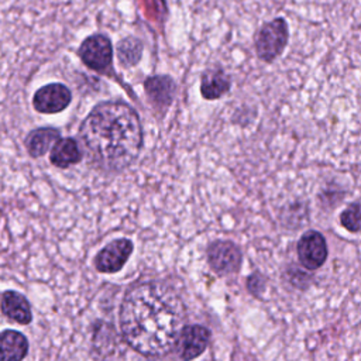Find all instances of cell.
Returning <instances> with one entry per match:
<instances>
[{
	"instance_id": "cell-1",
	"label": "cell",
	"mask_w": 361,
	"mask_h": 361,
	"mask_svg": "<svg viewBox=\"0 0 361 361\" xmlns=\"http://www.w3.org/2000/svg\"><path fill=\"white\" fill-rule=\"evenodd\" d=\"M185 320V305L165 282L131 286L120 306V329L127 344L145 357H162L176 343Z\"/></svg>"
},
{
	"instance_id": "cell-2",
	"label": "cell",
	"mask_w": 361,
	"mask_h": 361,
	"mask_svg": "<svg viewBox=\"0 0 361 361\" xmlns=\"http://www.w3.org/2000/svg\"><path fill=\"white\" fill-rule=\"evenodd\" d=\"M79 138L89 164L104 172H120L138 157L142 127L128 103L103 102L82 121Z\"/></svg>"
},
{
	"instance_id": "cell-3",
	"label": "cell",
	"mask_w": 361,
	"mask_h": 361,
	"mask_svg": "<svg viewBox=\"0 0 361 361\" xmlns=\"http://www.w3.org/2000/svg\"><path fill=\"white\" fill-rule=\"evenodd\" d=\"M289 39V27L285 18L278 17L265 23L255 34V52L264 62H274L282 55Z\"/></svg>"
},
{
	"instance_id": "cell-4",
	"label": "cell",
	"mask_w": 361,
	"mask_h": 361,
	"mask_svg": "<svg viewBox=\"0 0 361 361\" xmlns=\"http://www.w3.org/2000/svg\"><path fill=\"white\" fill-rule=\"evenodd\" d=\"M78 54L89 69L102 73L111 66L113 45L110 38L104 34H94L80 44Z\"/></svg>"
},
{
	"instance_id": "cell-5",
	"label": "cell",
	"mask_w": 361,
	"mask_h": 361,
	"mask_svg": "<svg viewBox=\"0 0 361 361\" xmlns=\"http://www.w3.org/2000/svg\"><path fill=\"white\" fill-rule=\"evenodd\" d=\"M210 341V330L200 324L183 326L178 334L175 350L182 361H192L197 358Z\"/></svg>"
},
{
	"instance_id": "cell-6",
	"label": "cell",
	"mask_w": 361,
	"mask_h": 361,
	"mask_svg": "<svg viewBox=\"0 0 361 361\" xmlns=\"http://www.w3.org/2000/svg\"><path fill=\"white\" fill-rule=\"evenodd\" d=\"M133 243L128 238H117L104 245L94 258L96 269L102 274L118 272L133 252Z\"/></svg>"
},
{
	"instance_id": "cell-7",
	"label": "cell",
	"mask_w": 361,
	"mask_h": 361,
	"mask_svg": "<svg viewBox=\"0 0 361 361\" xmlns=\"http://www.w3.org/2000/svg\"><path fill=\"white\" fill-rule=\"evenodd\" d=\"M207 261L219 275L234 274L241 264V251L231 241L217 240L207 247Z\"/></svg>"
},
{
	"instance_id": "cell-8",
	"label": "cell",
	"mask_w": 361,
	"mask_h": 361,
	"mask_svg": "<svg viewBox=\"0 0 361 361\" xmlns=\"http://www.w3.org/2000/svg\"><path fill=\"white\" fill-rule=\"evenodd\" d=\"M72 100L71 90L62 83H49L39 87L34 97L32 106L44 114H55L65 110Z\"/></svg>"
},
{
	"instance_id": "cell-9",
	"label": "cell",
	"mask_w": 361,
	"mask_h": 361,
	"mask_svg": "<svg viewBox=\"0 0 361 361\" xmlns=\"http://www.w3.org/2000/svg\"><path fill=\"white\" fill-rule=\"evenodd\" d=\"M298 257L307 269L320 268L327 259V244L324 237L314 230H309L298 241Z\"/></svg>"
},
{
	"instance_id": "cell-10",
	"label": "cell",
	"mask_w": 361,
	"mask_h": 361,
	"mask_svg": "<svg viewBox=\"0 0 361 361\" xmlns=\"http://www.w3.org/2000/svg\"><path fill=\"white\" fill-rule=\"evenodd\" d=\"M144 89L149 102L157 109L162 110L171 104L175 96L176 85L171 76L158 75V76H149L144 82Z\"/></svg>"
},
{
	"instance_id": "cell-11",
	"label": "cell",
	"mask_w": 361,
	"mask_h": 361,
	"mask_svg": "<svg viewBox=\"0 0 361 361\" xmlns=\"http://www.w3.org/2000/svg\"><path fill=\"white\" fill-rule=\"evenodd\" d=\"M0 307L3 314L16 323L28 324L32 320L31 306L24 295L16 290H6L1 295Z\"/></svg>"
},
{
	"instance_id": "cell-12",
	"label": "cell",
	"mask_w": 361,
	"mask_h": 361,
	"mask_svg": "<svg viewBox=\"0 0 361 361\" xmlns=\"http://www.w3.org/2000/svg\"><path fill=\"white\" fill-rule=\"evenodd\" d=\"M230 76L221 68H210L202 73L200 93L206 100L220 99L230 90Z\"/></svg>"
},
{
	"instance_id": "cell-13",
	"label": "cell",
	"mask_w": 361,
	"mask_h": 361,
	"mask_svg": "<svg viewBox=\"0 0 361 361\" xmlns=\"http://www.w3.org/2000/svg\"><path fill=\"white\" fill-rule=\"evenodd\" d=\"M28 353L27 337L17 330L0 333V361H23Z\"/></svg>"
},
{
	"instance_id": "cell-14",
	"label": "cell",
	"mask_w": 361,
	"mask_h": 361,
	"mask_svg": "<svg viewBox=\"0 0 361 361\" xmlns=\"http://www.w3.org/2000/svg\"><path fill=\"white\" fill-rule=\"evenodd\" d=\"M82 159V151L75 138H58L52 145L49 161L58 168H68Z\"/></svg>"
},
{
	"instance_id": "cell-15",
	"label": "cell",
	"mask_w": 361,
	"mask_h": 361,
	"mask_svg": "<svg viewBox=\"0 0 361 361\" xmlns=\"http://www.w3.org/2000/svg\"><path fill=\"white\" fill-rule=\"evenodd\" d=\"M61 137L59 130L54 127H39L32 130L25 138V147L32 158H39L55 144Z\"/></svg>"
},
{
	"instance_id": "cell-16",
	"label": "cell",
	"mask_w": 361,
	"mask_h": 361,
	"mask_svg": "<svg viewBox=\"0 0 361 361\" xmlns=\"http://www.w3.org/2000/svg\"><path fill=\"white\" fill-rule=\"evenodd\" d=\"M142 42L135 37H126L117 44V58L121 66L131 68L137 65L142 56Z\"/></svg>"
},
{
	"instance_id": "cell-17",
	"label": "cell",
	"mask_w": 361,
	"mask_h": 361,
	"mask_svg": "<svg viewBox=\"0 0 361 361\" xmlns=\"http://www.w3.org/2000/svg\"><path fill=\"white\" fill-rule=\"evenodd\" d=\"M340 223L345 230H348L351 233L360 231V204H358V202H354L353 204H350L340 214Z\"/></svg>"
}]
</instances>
